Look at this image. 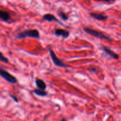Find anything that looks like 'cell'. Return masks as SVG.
<instances>
[{
    "instance_id": "obj_1",
    "label": "cell",
    "mask_w": 121,
    "mask_h": 121,
    "mask_svg": "<svg viewBox=\"0 0 121 121\" xmlns=\"http://www.w3.org/2000/svg\"><path fill=\"white\" fill-rule=\"evenodd\" d=\"M34 38V39H39L40 38V33L37 30H27L23 31L20 32L15 35V38L19 40L25 39V38Z\"/></svg>"
},
{
    "instance_id": "obj_16",
    "label": "cell",
    "mask_w": 121,
    "mask_h": 121,
    "mask_svg": "<svg viewBox=\"0 0 121 121\" xmlns=\"http://www.w3.org/2000/svg\"><path fill=\"white\" fill-rule=\"evenodd\" d=\"M9 96H10L11 97L12 99H13V100H14V101L15 102H16V103H18V102H19V99H18L17 98H16V97L14 96H13V95H11V94L9 95Z\"/></svg>"
},
{
    "instance_id": "obj_2",
    "label": "cell",
    "mask_w": 121,
    "mask_h": 121,
    "mask_svg": "<svg viewBox=\"0 0 121 121\" xmlns=\"http://www.w3.org/2000/svg\"><path fill=\"white\" fill-rule=\"evenodd\" d=\"M83 30H84L86 33L92 35V36L94 37L98 38V39H102V40H103V39H104V40H106L110 41L112 40V39H111V38L109 37V36L106 35L100 31L96 30L89 28V27H84V28H83Z\"/></svg>"
},
{
    "instance_id": "obj_17",
    "label": "cell",
    "mask_w": 121,
    "mask_h": 121,
    "mask_svg": "<svg viewBox=\"0 0 121 121\" xmlns=\"http://www.w3.org/2000/svg\"><path fill=\"white\" fill-rule=\"evenodd\" d=\"M60 121H66V119H65V118H64V119H62Z\"/></svg>"
},
{
    "instance_id": "obj_3",
    "label": "cell",
    "mask_w": 121,
    "mask_h": 121,
    "mask_svg": "<svg viewBox=\"0 0 121 121\" xmlns=\"http://www.w3.org/2000/svg\"><path fill=\"white\" fill-rule=\"evenodd\" d=\"M49 54L51 57V59H52V61H53V63L56 66L62 67V68H67V67H70V66L64 63L61 60H60L56 56V54L55 53L54 51L52 48H49Z\"/></svg>"
},
{
    "instance_id": "obj_15",
    "label": "cell",
    "mask_w": 121,
    "mask_h": 121,
    "mask_svg": "<svg viewBox=\"0 0 121 121\" xmlns=\"http://www.w3.org/2000/svg\"><path fill=\"white\" fill-rule=\"evenodd\" d=\"M88 70L91 73H94V74H96L97 73V70L94 68H89L88 69Z\"/></svg>"
},
{
    "instance_id": "obj_7",
    "label": "cell",
    "mask_w": 121,
    "mask_h": 121,
    "mask_svg": "<svg viewBox=\"0 0 121 121\" xmlns=\"http://www.w3.org/2000/svg\"><path fill=\"white\" fill-rule=\"evenodd\" d=\"M90 15L94 19L98 21H106L108 17L106 15H104L101 13H94V12H91L90 13Z\"/></svg>"
},
{
    "instance_id": "obj_9",
    "label": "cell",
    "mask_w": 121,
    "mask_h": 121,
    "mask_svg": "<svg viewBox=\"0 0 121 121\" xmlns=\"http://www.w3.org/2000/svg\"><path fill=\"white\" fill-rule=\"evenodd\" d=\"M11 19V16L8 12L5 11L0 10V20L4 22H7Z\"/></svg>"
},
{
    "instance_id": "obj_4",
    "label": "cell",
    "mask_w": 121,
    "mask_h": 121,
    "mask_svg": "<svg viewBox=\"0 0 121 121\" xmlns=\"http://www.w3.org/2000/svg\"><path fill=\"white\" fill-rule=\"evenodd\" d=\"M0 76L11 84H16L18 82L17 79L14 76L1 67H0Z\"/></svg>"
},
{
    "instance_id": "obj_6",
    "label": "cell",
    "mask_w": 121,
    "mask_h": 121,
    "mask_svg": "<svg viewBox=\"0 0 121 121\" xmlns=\"http://www.w3.org/2000/svg\"><path fill=\"white\" fill-rule=\"evenodd\" d=\"M102 50L107 54V55L113 58L115 60H118L119 58V56L117 54H116V53L112 51V50H110V48H108L106 46H103L102 48Z\"/></svg>"
},
{
    "instance_id": "obj_5",
    "label": "cell",
    "mask_w": 121,
    "mask_h": 121,
    "mask_svg": "<svg viewBox=\"0 0 121 121\" xmlns=\"http://www.w3.org/2000/svg\"><path fill=\"white\" fill-rule=\"evenodd\" d=\"M54 34L56 36H62L64 39H67L70 36V33L66 30L56 28L54 30Z\"/></svg>"
},
{
    "instance_id": "obj_10",
    "label": "cell",
    "mask_w": 121,
    "mask_h": 121,
    "mask_svg": "<svg viewBox=\"0 0 121 121\" xmlns=\"http://www.w3.org/2000/svg\"><path fill=\"white\" fill-rule=\"evenodd\" d=\"M35 83L37 88L40 89L46 90L47 85L43 80L39 79V78H36L35 80Z\"/></svg>"
},
{
    "instance_id": "obj_8",
    "label": "cell",
    "mask_w": 121,
    "mask_h": 121,
    "mask_svg": "<svg viewBox=\"0 0 121 121\" xmlns=\"http://www.w3.org/2000/svg\"><path fill=\"white\" fill-rule=\"evenodd\" d=\"M43 20H44L45 21H47L48 22H52V21H55V22H58V23L60 24L63 25L62 23L59 21V20H58L57 18L55 17V16L53 15V14H46L43 16L42 17Z\"/></svg>"
},
{
    "instance_id": "obj_14",
    "label": "cell",
    "mask_w": 121,
    "mask_h": 121,
    "mask_svg": "<svg viewBox=\"0 0 121 121\" xmlns=\"http://www.w3.org/2000/svg\"><path fill=\"white\" fill-rule=\"evenodd\" d=\"M95 1H97V2H107V3H110V2H113L116 0H94Z\"/></svg>"
},
{
    "instance_id": "obj_13",
    "label": "cell",
    "mask_w": 121,
    "mask_h": 121,
    "mask_svg": "<svg viewBox=\"0 0 121 121\" xmlns=\"http://www.w3.org/2000/svg\"><path fill=\"white\" fill-rule=\"evenodd\" d=\"M0 61L5 63H9V60H8V58L5 57L1 52H0Z\"/></svg>"
},
{
    "instance_id": "obj_12",
    "label": "cell",
    "mask_w": 121,
    "mask_h": 121,
    "mask_svg": "<svg viewBox=\"0 0 121 121\" xmlns=\"http://www.w3.org/2000/svg\"><path fill=\"white\" fill-rule=\"evenodd\" d=\"M58 15L64 21H66L69 19L68 14L65 13V12L62 11H60L58 12Z\"/></svg>"
},
{
    "instance_id": "obj_11",
    "label": "cell",
    "mask_w": 121,
    "mask_h": 121,
    "mask_svg": "<svg viewBox=\"0 0 121 121\" xmlns=\"http://www.w3.org/2000/svg\"><path fill=\"white\" fill-rule=\"evenodd\" d=\"M33 92L34 94L37 95V96L40 97H45L47 95V92L45 91V90L40 89L37 88L33 91Z\"/></svg>"
}]
</instances>
